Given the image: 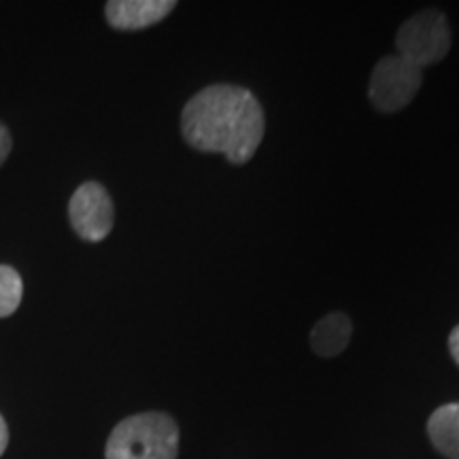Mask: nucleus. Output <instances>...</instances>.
Instances as JSON below:
<instances>
[{
  "mask_svg": "<svg viewBox=\"0 0 459 459\" xmlns=\"http://www.w3.org/2000/svg\"><path fill=\"white\" fill-rule=\"evenodd\" d=\"M260 100L247 88L215 83L187 100L181 113V134L203 153H221L228 162L247 164L264 139Z\"/></svg>",
  "mask_w": 459,
  "mask_h": 459,
  "instance_id": "f257e3e1",
  "label": "nucleus"
},
{
  "mask_svg": "<svg viewBox=\"0 0 459 459\" xmlns=\"http://www.w3.org/2000/svg\"><path fill=\"white\" fill-rule=\"evenodd\" d=\"M428 436L446 459H459V402L440 406L429 415Z\"/></svg>",
  "mask_w": 459,
  "mask_h": 459,
  "instance_id": "6e6552de",
  "label": "nucleus"
},
{
  "mask_svg": "<svg viewBox=\"0 0 459 459\" xmlns=\"http://www.w3.org/2000/svg\"><path fill=\"white\" fill-rule=\"evenodd\" d=\"M423 83V71L400 56H385L370 74L368 96L372 107L383 113H395L409 107Z\"/></svg>",
  "mask_w": 459,
  "mask_h": 459,
  "instance_id": "20e7f679",
  "label": "nucleus"
},
{
  "mask_svg": "<svg viewBox=\"0 0 459 459\" xmlns=\"http://www.w3.org/2000/svg\"><path fill=\"white\" fill-rule=\"evenodd\" d=\"M172 0H108L105 17L115 30H145L172 13Z\"/></svg>",
  "mask_w": 459,
  "mask_h": 459,
  "instance_id": "423d86ee",
  "label": "nucleus"
},
{
  "mask_svg": "<svg viewBox=\"0 0 459 459\" xmlns=\"http://www.w3.org/2000/svg\"><path fill=\"white\" fill-rule=\"evenodd\" d=\"M451 49V28L438 9H426L412 15L395 34V56L419 66L438 65Z\"/></svg>",
  "mask_w": 459,
  "mask_h": 459,
  "instance_id": "7ed1b4c3",
  "label": "nucleus"
},
{
  "mask_svg": "<svg viewBox=\"0 0 459 459\" xmlns=\"http://www.w3.org/2000/svg\"><path fill=\"white\" fill-rule=\"evenodd\" d=\"M351 319L344 313H330L321 317L311 330V349L319 358H336L351 341Z\"/></svg>",
  "mask_w": 459,
  "mask_h": 459,
  "instance_id": "0eeeda50",
  "label": "nucleus"
},
{
  "mask_svg": "<svg viewBox=\"0 0 459 459\" xmlns=\"http://www.w3.org/2000/svg\"><path fill=\"white\" fill-rule=\"evenodd\" d=\"M24 285L15 268L0 264V317L13 315L22 304Z\"/></svg>",
  "mask_w": 459,
  "mask_h": 459,
  "instance_id": "1a4fd4ad",
  "label": "nucleus"
},
{
  "mask_svg": "<svg viewBox=\"0 0 459 459\" xmlns=\"http://www.w3.org/2000/svg\"><path fill=\"white\" fill-rule=\"evenodd\" d=\"M449 351L453 355V359H455L457 366H459V325L453 328L451 336H449Z\"/></svg>",
  "mask_w": 459,
  "mask_h": 459,
  "instance_id": "9b49d317",
  "label": "nucleus"
},
{
  "mask_svg": "<svg viewBox=\"0 0 459 459\" xmlns=\"http://www.w3.org/2000/svg\"><path fill=\"white\" fill-rule=\"evenodd\" d=\"M7 445H9V428H7V421H4V417L0 415V455L7 451Z\"/></svg>",
  "mask_w": 459,
  "mask_h": 459,
  "instance_id": "f8f14e48",
  "label": "nucleus"
},
{
  "mask_svg": "<svg viewBox=\"0 0 459 459\" xmlns=\"http://www.w3.org/2000/svg\"><path fill=\"white\" fill-rule=\"evenodd\" d=\"M11 149H13V139H11V132L7 130V126L0 124V166L7 162Z\"/></svg>",
  "mask_w": 459,
  "mask_h": 459,
  "instance_id": "9d476101",
  "label": "nucleus"
},
{
  "mask_svg": "<svg viewBox=\"0 0 459 459\" xmlns=\"http://www.w3.org/2000/svg\"><path fill=\"white\" fill-rule=\"evenodd\" d=\"M179 426L166 412H139L113 428L105 459H177Z\"/></svg>",
  "mask_w": 459,
  "mask_h": 459,
  "instance_id": "f03ea898",
  "label": "nucleus"
},
{
  "mask_svg": "<svg viewBox=\"0 0 459 459\" xmlns=\"http://www.w3.org/2000/svg\"><path fill=\"white\" fill-rule=\"evenodd\" d=\"M68 220L79 238L88 243L105 240L115 223V206L107 189L99 181L82 183L68 203Z\"/></svg>",
  "mask_w": 459,
  "mask_h": 459,
  "instance_id": "39448f33",
  "label": "nucleus"
}]
</instances>
